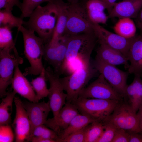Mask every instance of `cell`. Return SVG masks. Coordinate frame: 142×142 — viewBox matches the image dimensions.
<instances>
[{"label": "cell", "mask_w": 142, "mask_h": 142, "mask_svg": "<svg viewBox=\"0 0 142 142\" xmlns=\"http://www.w3.org/2000/svg\"><path fill=\"white\" fill-rule=\"evenodd\" d=\"M103 123L105 126L104 131L97 142H112L118 128L110 123Z\"/></svg>", "instance_id": "32"}, {"label": "cell", "mask_w": 142, "mask_h": 142, "mask_svg": "<svg viewBox=\"0 0 142 142\" xmlns=\"http://www.w3.org/2000/svg\"><path fill=\"white\" fill-rule=\"evenodd\" d=\"M53 0L57 6L58 14L55 27L50 42L56 41L64 34L67 21L68 4L63 0Z\"/></svg>", "instance_id": "22"}, {"label": "cell", "mask_w": 142, "mask_h": 142, "mask_svg": "<svg viewBox=\"0 0 142 142\" xmlns=\"http://www.w3.org/2000/svg\"><path fill=\"white\" fill-rule=\"evenodd\" d=\"M97 39L94 32L69 35L65 58L60 73L64 72L73 60L90 56Z\"/></svg>", "instance_id": "4"}, {"label": "cell", "mask_w": 142, "mask_h": 142, "mask_svg": "<svg viewBox=\"0 0 142 142\" xmlns=\"http://www.w3.org/2000/svg\"><path fill=\"white\" fill-rule=\"evenodd\" d=\"M90 58L82 59L80 66L70 75L60 78L67 94V102L71 103L78 97L96 70L91 64Z\"/></svg>", "instance_id": "3"}, {"label": "cell", "mask_w": 142, "mask_h": 142, "mask_svg": "<svg viewBox=\"0 0 142 142\" xmlns=\"http://www.w3.org/2000/svg\"><path fill=\"white\" fill-rule=\"evenodd\" d=\"M93 33V23L88 18L84 5L79 2L69 3L64 34L72 36Z\"/></svg>", "instance_id": "6"}, {"label": "cell", "mask_w": 142, "mask_h": 142, "mask_svg": "<svg viewBox=\"0 0 142 142\" xmlns=\"http://www.w3.org/2000/svg\"><path fill=\"white\" fill-rule=\"evenodd\" d=\"M22 33L24 41V53L30 66L25 69L24 75H39L44 68L42 62L45 43L35 34V32L22 25L18 28Z\"/></svg>", "instance_id": "2"}, {"label": "cell", "mask_w": 142, "mask_h": 142, "mask_svg": "<svg viewBox=\"0 0 142 142\" xmlns=\"http://www.w3.org/2000/svg\"><path fill=\"white\" fill-rule=\"evenodd\" d=\"M39 76L33 79L30 83L36 94V102L48 96L49 90L47 87L45 69L44 68Z\"/></svg>", "instance_id": "26"}, {"label": "cell", "mask_w": 142, "mask_h": 142, "mask_svg": "<svg viewBox=\"0 0 142 142\" xmlns=\"http://www.w3.org/2000/svg\"><path fill=\"white\" fill-rule=\"evenodd\" d=\"M136 114L140 131L142 132V103L140 106Z\"/></svg>", "instance_id": "42"}, {"label": "cell", "mask_w": 142, "mask_h": 142, "mask_svg": "<svg viewBox=\"0 0 142 142\" xmlns=\"http://www.w3.org/2000/svg\"><path fill=\"white\" fill-rule=\"evenodd\" d=\"M69 37L64 34L56 41L45 45L43 58L54 68L58 75L65 59Z\"/></svg>", "instance_id": "11"}, {"label": "cell", "mask_w": 142, "mask_h": 142, "mask_svg": "<svg viewBox=\"0 0 142 142\" xmlns=\"http://www.w3.org/2000/svg\"><path fill=\"white\" fill-rule=\"evenodd\" d=\"M127 58L130 63L129 73L139 75L142 71V36L134 37Z\"/></svg>", "instance_id": "20"}, {"label": "cell", "mask_w": 142, "mask_h": 142, "mask_svg": "<svg viewBox=\"0 0 142 142\" xmlns=\"http://www.w3.org/2000/svg\"><path fill=\"white\" fill-rule=\"evenodd\" d=\"M30 141L32 142H55L54 140L36 137H33L31 139Z\"/></svg>", "instance_id": "41"}, {"label": "cell", "mask_w": 142, "mask_h": 142, "mask_svg": "<svg viewBox=\"0 0 142 142\" xmlns=\"http://www.w3.org/2000/svg\"><path fill=\"white\" fill-rule=\"evenodd\" d=\"M67 0L68 1V0Z\"/></svg>", "instance_id": "44"}, {"label": "cell", "mask_w": 142, "mask_h": 142, "mask_svg": "<svg viewBox=\"0 0 142 142\" xmlns=\"http://www.w3.org/2000/svg\"><path fill=\"white\" fill-rule=\"evenodd\" d=\"M14 101L16 114L12 126L14 130L15 141H30L31 125L28 115L19 97H15Z\"/></svg>", "instance_id": "14"}, {"label": "cell", "mask_w": 142, "mask_h": 142, "mask_svg": "<svg viewBox=\"0 0 142 142\" xmlns=\"http://www.w3.org/2000/svg\"><path fill=\"white\" fill-rule=\"evenodd\" d=\"M33 137L53 139L56 142H58L59 138L58 136L55 131L44 124L39 125L35 128L33 132L31 139Z\"/></svg>", "instance_id": "31"}, {"label": "cell", "mask_w": 142, "mask_h": 142, "mask_svg": "<svg viewBox=\"0 0 142 142\" xmlns=\"http://www.w3.org/2000/svg\"><path fill=\"white\" fill-rule=\"evenodd\" d=\"M135 88L136 98V110L137 111L142 103V80L139 75H135L132 82Z\"/></svg>", "instance_id": "35"}, {"label": "cell", "mask_w": 142, "mask_h": 142, "mask_svg": "<svg viewBox=\"0 0 142 142\" xmlns=\"http://www.w3.org/2000/svg\"><path fill=\"white\" fill-rule=\"evenodd\" d=\"M11 29L8 26H0V49H10L16 56H19L13 39Z\"/></svg>", "instance_id": "27"}, {"label": "cell", "mask_w": 142, "mask_h": 142, "mask_svg": "<svg viewBox=\"0 0 142 142\" xmlns=\"http://www.w3.org/2000/svg\"><path fill=\"white\" fill-rule=\"evenodd\" d=\"M80 113L74 105L67 102L57 115L47 119L44 125L55 131L59 138L73 118Z\"/></svg>", "instance_id": "15"}, {"label": "cell", "mask_w": 142, "mask_h": 142, "mask_svg": "<svg viewBox=\"0 0 142 142\" xmlns=\"http://www.w3.org/2000/svg\"><path fill=\"white\" fill-rule=\"evenodd\" d=\"M47 79L50 84L48 101L53 117L56 116L67 102V94L65 93L58 75L48 67L45 69Z\"/></svg>", "instance_id": "12"}, {"label": "cell", "mask_w": 142, "mask_h": 142, "mask_svg": "<svg viewBox=\"0 0 142 142\" xmlns=\"http://www.w3.org/2000/svg\"><path fill=\"white\" fill-rule=\"evenodd\" d=\"M58 14L57 6L52 0L45 6H38L31 13L28 20L24 21L23 25L36 32L45 44L52 38Z\"/></svg>", "instance_id": "1"}, {"label": "cell", "mask_w": 142, "mask_h": 142, "mask_svg": "<svg viewBox=\"0 0 142 142\" xmlns=\"http://www.w3.org/2000/svg\"><path fill=\"white\" fill-rule=\"evenodd\" d=\"M105 4L106 9L109 13L112 8H113L114 4L116 3L115 2L117 0H101Z\"/></svg>", "instance_id": "40"}, {"label": "cell", "mask_w": 142, "mask_h": 142, "mask_svg": "<svg viewBox=\"0 0 142 142\" xmlns=\"http://www.w3.org/2000/svg\"><path fill=\"white\" fill-rule=\"evenodd\" d=\"M21 17L13 15L12 11L5 9L0 10V26H6L11 28L23 25L24 21Z\"/></svg>", "instance_id": "28"}, {"label": "cell", "mask_w": 142, "mask_h": 142, "mask_svg": "<svg viewBox=\"0 0 142 142\" xmlns=\"http://www.w3.org/2000/svg\"><path fill=\"white\" fill-rule=\"evenodd\" d=\"M78 97L119 100L123 98L101 74L82 91Z\"/></svg>", "instance_id": "10"}, {"label": "cell", "mask_w": 142, "mask_h": 142, "mask_svg": "<svg viewBox=\"0 0 142 142\" xmlns=\"http://www.w3.org/2000/svg\"><path fill=\"white\" fill-rule=\"evenodd\" d=\"M120 100L78 97L71 103L80 113L103 122L113 112Z\"/></svg>", "instance_id": "5"}, {"label": "cell", "mask_w": 142, "mask_h": 142, "mask_svg": "<svg viewBox=\"0 0 142 142\" xmlns=\"http://www.w3.org/2000/svg\"><path fill=\"white\" fill-rule=\"evenodd\" d=\"M12 50L9 48L0 49V97H5L6 89L11 84L16 66L23 62L21 57L11 53Z\"/></svg>", "instance_id": "8"}, {"label": "cell", "mask_w": 142, "mask_h": 142, "mask_svg": "<svg viewBox=\"0 0 142 142\" xmlns=\"http://www.w3.org/2000/svg\"><path fill=\"white\" fill-rule=\"evenodd\" d=\"M87 126L71 134L60 142H85Z\"/></svg>", "instance_id": "33"}, {"label": "cell", "mask_w": 142, "mask_h": 142, "mask_svg": "<svg viewBox=\"0 0 142 142\" xmlns=\"http://www.w3.org/2000/svg\"><path fill=\"white\" fill-rule=\"evenodd\" d=\"M136 17H138V25L142 30V7L140 11Z\"/></svg>", "instance_id": "43"}, {"label": "cell", "mask_w": 142, "mask_h": 142, "mask_svg": "<svg viewBox=\"0 0 142 142\" xmlns=\"http://www.w3.org/2000/svg\"><path fill=\"white\" fill-rule=\"evenodd\" d=\"M96 121L87 115L80 113L72 119L68 127L59 136L58 142L60 141L73 133L79 130Z\"/></svg>", "instance_id": "23"}, {"label": "cell", "mask_w": 142, "mask_h": 142, "mask_svg": "<svg viewBox=\"0 0 142 142\" xmlns=\"http://www.w3.org/2000/svg\"><path fill=\"white\" fill-rule=\"evenodd\" d=\"M94 67L123 97H126V89L128 73L95 58Z\"/></svg>", "instance_id": "9"}, {"label": "cell", "mask_w": 142, "mask_h": 142, "mask_svg": "<svg viewBox=\"0 0 142 142\" xmlns=\"http://www.w3.org/2000/svg\"><path fill=\"white\" fill-rule=\"evenodd\" d=\"M89 19L93 23L105 24L109 19L105 12V4L101 0H87L84 4Z\"/></svg>", "instance_id": "21"}, {"label": "cell", "mask_w": 142, "mask_h": 142, "mask_svg": "<svg viewBox=\"0 0 142 142\" xmlns=\"http://www.w3.org/2000/svg\"><path fill=\"white\" fill-rule=\"evenodd\" d=\"M99 45L96 58L105 63L115 66H129L127 58L122 53L109 47L103 42L98 41Z\"/></svg>", "instance_id": "19"}, {"label": "cell", "mask_w": 142, "mask_h": 142, "mask_svg": "<svg viewBox=\"0 0 142 142\" xmlns=\"http://www.w3.org/2000/svg\"><path fill=\"white\" fill-rule=\"evenodd\" d=\"M129 132V142H142V132Z\"/></svg>", "instance_id": "39"}, {"label": "cell", "mask_w": 142, "mask_h": 142, "mask_svg": "<svg viewBox=\"0 0 142 142\" xmlns=\"http://www.w3.org/2000/svg\"><path fill=\"white\" fill-rule=\"evenodd\" d=\"M116 33L125 38H131L135 37L136 32V25L131 18H119L113 27Z\"/></svg>", "instance_id": "25"}, {"label": "cell", "mask_w": 142, "mask_h": 142, "mask_svg": "<svg viewBox=\"0 0 142 142\" xmlns=\"http://www.w3.org/2000/svg\"><path fill=\"white\" fill-rule=\"evenodd\" d=\"M102 122L95 121L87 126L85 142H97L104 130Z\"/></svg>", "instance_id": "29"}, {"label": "cell", "mask_w": 142, "mask_h": 142, "mask_svg": "<svg viewBox=\"0 0 142 142\" xmlns=\"http://www.w3.org/2000/svg\"><path fill=\"white\" fill-rule=\"evenodd\" d=\"M21 3L19 0H0V9L12 11L15 6L18 7L20 9Z\"/></svg>", "instance_id": "38"}, {"label": "cell", "mask_w": 142, "mask_h": 142, "mask_svg": "<svg viewBox=\"0 0 142 142\" xmlns=\"http://www.w3.org/2000/svg\"><path fill=\"white\" fill-rule=\"evenodd\" d=\"M31 125L30 139L33 132L37 127L44 124L47 120L48 115L51 111L49 101L34 102L29 101H22Z\"/></svg>", "instance_id": "16"}, {"label": "cell", "mask_w": 142, "mask_h": 142, "mask_svg": "<svg viewBox=\"0 0 142 142\" xmlns=\"http://www.w3.org/2000/svg\"><path fill=\"white\" fill-rule=\"evenodd\" d=\"M14 139L15 134L9 125H0V142H12Z\"/></svg>", "instance_id": "34"}, {"label": "cell", "mask_w": 142, "mask_h": 142, "mask_svg": "<svg viewBox=\"0 0 142 142\" xmlns=\"http://www.w3.org/2000/svg\"><path fill=\"white\" fill-rule=\"evenodd\" d=\"M19 64L15 69L11 83V87L16 93L27 99L29 101L36 102V94L30 83L22 73Z\"/></svg>", "instance_id": "18"}, {"label": "cell", "mask_w": 142, "mask_h": 142, "mask_svg": "<svg viewBox=\"0 0 142 142\" xmlns=\"http://www.w3.org/2000/svg\"><path fill=\"white\" fill-rule=\"evenodd\" d=\"M142 7V0H123L116 3L108 15V18H136Z\"/></svg>", "instance_id": "17"}, {"label": "cell", "mask_w": 142, "mask_h": 142, "mask_svg": "<svg viewBox=\"0 0 142 142\" xmlns=\"http://www.w3.org/2000/svg\"><path fill=\"white\" fill-rule=\"evenodd\" d=\"M126 94L130 102V105L134 110L136 112V95L134 87L132 82L129 85H127L126 89Z\"/></svg>", "instance_id": "36"}, {"label": "cell", "mask_w": 142, "mask_h": 142, "mask_svg": "<svg viewBox=\"0 0 142 142\" xmlns=\"http://www.w3.org/2000/svg\"><path fill=\"white\" fill-rule=\"evenodd\" d=\"M130 134L123 129L118 128L112 142H129Z\"/></svg>", "instance_id": "37"}, {"label": "cell", "mask_w": 142, "mask_h": 142, "mask_svg": "<svg viewBox=\"0 0 142 142\" xmlns=\"http://www.w3.org/2000/svg\"><path fill=\"white\" fill-rule=\"evenodd\" d=\"M93 26L98 41L103 42L109 47L122 53L127 58L134 37L131 38H125L109 31L99 24L93 23Z\"/></svg>", "instance_id": "13"}, {"label": "cell", "mask_w": 142, "mask_h": 142, "mask_svg": "<svg viewBox=\"0 0 142 142\" xmlns=\"http://www.w3.org/2000/svg\"><path fill=\"white\" fill-rule=\"evenodd\" d=\"M52 0H23L20 9L21 14L20 17L23 19L29 17L33 11L42 3L51 1Z\"/></svg>", "instance_id": "30"}, {"label": "cell", "mask_w": 142, "mask_h": 142, "mask_svg": "<svg viewBox=\"0 0 142 142\" xmlns=\"http://www.w3.org/2000/svg\"><path fill=\"white\" fill-rule=\"evenodd\" d=\"M16 94L13 90L7 92L2 99L0 104V125L11 123L13 103Z\"/></svg>", "instance_id": "24"}, {"label": "cell", "mask_w": 142, "mask_h": 142, "mask_svg": "<svg viewBox=\"0 0 142 142\" xmlns=\"http://www.w3.org/2000/svg\"><path fill=\"white\" fill-rule=\"evenodd\" d=\"M110 123L118 128L130 132H141L136 112L130 104L119 103L112 113L103 122Z\"/></svg>", "instance_id": "7"}]
</instances>
